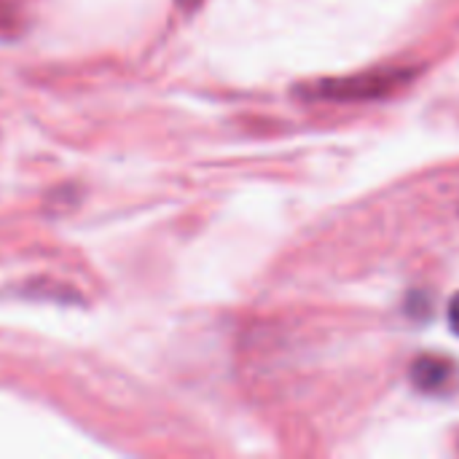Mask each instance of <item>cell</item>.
I'll list each match as a JSON object with an SVG mask.
<instances>
[{
  "mask_svg": "<svg viewBox=\"0 0 459 459\" xmlns=\"http://www.w3.org/2000/svg\"><path fill=\"white\" fill-rule=\"evenodd\" d=\"M186 3H188V5H191V3H196V0H186Z\"/></svg>",
  "mask_w": 459,
  "mask_h": 459,
  "instance_id": "cell-4",
  "label": "cell"
},
{
  "mask_svg": "<svg viewBox=\"0 0 459 459\" xmlns=\"http://www.w3.org/2000/svg\"><path fill=\"white\" fill-rule=\"evenodd\" d=\"M449 325H452V331L459 336V293L449 301Z\"/></svg>",
  "mask_w": 459,
  "mask_h": 459,
  "instance_id": "cell-3",
  "label": "cell"
},
{
  "mask_svg": "<svg viewBox=\"0 0 459 459\" xmlns=\"http://www.w3.org/2000/svg\"><path fill=\"white\" fill-rule=\"evenodd\" d=\"M457 366L446 358H433V355H425L420 358L414 366H411V382L422 390V393H446L455 387L457 382Z\"/></svg>",
  "mask_w": 459,
  "mask_h": 459,
  "instance_id": "cell-2",
  "label": "cell"
},
{
  "mask_svg": "<svg viewBox=\"0 0 459 459\" xmlns=\"http://www.w3.org/2000/svg\"><path fill=\"white\" fill-rule=\"evenodd\" d=\"M411 78V70H374V73H360L352 78H333V81H317L307 86L309 97L315 100H371V97H385L395 89H401Z\"/></svg>",
  "mask_w": 459,
  "mask_h": 459,
  "instance_id": "cell-1",
  "label": "cell"
}]
</instances>
